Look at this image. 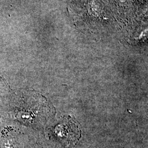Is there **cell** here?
<instances>
[{"label":"cell","mask_w":148,"mask_h":148,"mask_svg":"<svg viewBox=\"0 0 148 148\" xmlns=\"http://www.w3.org/2000/svg\"><path fill=\"white\" fill-rule=\"evenodd\" d=\"M55 133L70 148L74 147L80 137V131L76 122L71 119H64L57 127Z\"/></svg>","instance_id":"1"}]
</instances>
